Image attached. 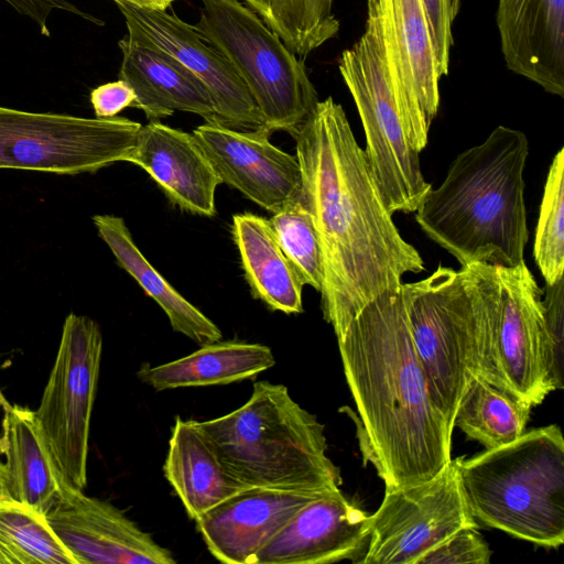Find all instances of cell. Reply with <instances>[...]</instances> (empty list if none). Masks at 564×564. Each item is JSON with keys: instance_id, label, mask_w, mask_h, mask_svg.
<instances>
[{"instance_id": "obj_1", "label": "cell", "mask_w": 564, "mask_h": 564, "mask_svg": "<svg viewBox=\"0 0 564 564\" xmlns=\"http://www.w3.org/2000/svg\"><path fill=\"white\" fill-rule=\"evenodd\" d=\"M301 199L311 213L324 261L321 307L333 329L349 321L424 261L400 235L343 107L318 101L294 137Z\"/></svg>"}, {"instance_id": "obj_2", "label": "cell", "mask_w": 564, "mask_h": 564, "mask_svg": "<svg viewBox=\"0 0 564 564\" xmlns=\"http://www.w3.org/2000/svg\"><path fill=\"white\" fill-rule=\"evenodd\" d=\"M334 333L361 421V446L386 489L436 476L452 459V433L431 399L402 285L373 297Z\"/></svg>"}, {"instance_id": "obj_3", "label": "cell", "mask_w": 564, "mask_h": 564, "mask_svg": "<svg viewBox=\"0 0 564 564\" xmlns=\"http://www.w3.org/2000/svg\"><path fill=\"white\" fill-rule=\"evenodd\" d=\"M529 141L522 131L497 127L453 161L437 188H430L415 221L462 267L524 262L528 242L523 171Z\"/></svg>"}, {"instance_id": "obj_4", "label": "cell", "mask_w": 564, "mask_h": 564, "mask_svg": "<svg viewBox=\"0 0 564 564\" xmlns=\"http://www.w3.org/2000/svg\"><path fill=\"white\" fill-rule=\"evenodd\" d=\"M197 424L246 487L300 492L339 488V469L326 455L324 425L283 384L254 382L240 408Z\"/></svg>"}, {"instance_id": "obj_5", "label": "cell", "mask_w": 564, "mask_h": 564, "mask_svg": "<svg viewBox=\"0 0 564 564\" xmlns=\"http://www.w3.org/2000/svg\"><path fill=\"white\" fill-rule=\"evenodd\" d=\"M459 476L481 523L535 544L564 542V438L547 425L465 460Z\"/></svg>"}, {"instance_id": "obj_6", "label": "cell", "mask_w": 564, "mask_h": 564, "mask_svg": "<svg viewBox=\"0 0 564 564\" xmlns=\"http://www.w3.org/2000/svg\"><path fill=\"white\" fill-rule=\"evenodd\" d=\"M402 292L431 399L453 434L462 395L484 376L488 304L480 263L459 271L440 265L421 281L402 283Z\"/></svg>"}, {"instance_id": "obj_7", "label": "cell", "mask_w": 564, "mask_h": 564, "mask_svg": "<svg viewBox=\"0 0 564 564\" xmlns=\"http://www.w3.org/2000/svg\"><path fill=\"white\" fill-rule=\"evenodd\" d=\"M200 35L234 66L271 133L293 138L319 99L303 61L239 0H200Z\"/></svg>"}, {"instance_id": "obj_8", "label": "cell", "mask_w": 564, "mask_h": 564, "mask_svg": "<svg viewBox=\"0 0 564 564\" xmlns=\"http://www.w3.org/2000/svg\"><path fill=\"white\" fill-rule=\"evenodd\" d=\"M338 69L355 100L366 135L364 151L389 212L414 213L432 185L406 139L392 91L381 0H367L365 31L341 53Z\"/></svg>"}, {"instance_id": "obj_9", "label": "cell", "mask_w": 564, "mask_h": 564, "mask_svg": "<svg viewBox=\"0 0 564 564\" xmlns=\"http://www.w3.org/2000/svg\"><path fill=\"white\" fill-rule=\"evenodd\" d=\"M487 292L485 380L535 406L563 389L551 355L543 290L524 262L513 268L487 263Z\"/></svg>"}, {"instance_id": "obj_10", "label": "cell", "mask_w": 564, "mask_h": 564, "mask_svg": "<svg viewBox=\"0 0 564 564\" xmlns=\"http://www.w3.org/2000/svg\"><path fill=\"white\" fill-rule=\"evenodd\" d=\"M142 124L0 106V169L75 175L124 162Z\"/></svg>"}, {"instance_id": "obj_11", "label": "cell", "mask_w": 564, "mask_h": 564, "mask_svg": "<svg viewBox=\"0 0 564 564\" xmlns=\"http://www.w3.org/2000/svg\"><path fill=\"white\" fill-rule=\"evenodd\" d=\"M101 352L99 325L90 317L68 314L54 365L34 411L61 471L82 490L87 485L90 419Z\"/></svg>"}, {"instance_id": "obj_12", "label": "cell", "mask_w": 564, "mask_h": 564, "mask_svg": "<svg viewBox=\"0 0 564 564\" xmlns=\"http://www.w3.org/2000/svg\"><path fill=\"white\" fill-rule=\"evenodd\" d=\"M449 463L433 478L386 489L369 517L366 564H416L419 558L463 528H478L465 499L459 465Z\"/></svg>"}, {"instance_id": "obj_13", "label": "cell", "mask_w": 564, "mask_h": 564, "mask_svg": "<svg viewBox=\"0 0 564 564\" xmlns=\"http://www.w3.org/2000/svg\"><path fill=\"white\" fill-rule=\"evenodd\" d=\"M392 91L410 145L420 153L440 107V80L421 0H381Z\"/></svg>"}, {"instance_id": "obj_14", "label": "cell", "mask_w": 564, "mask_h": 564, "mask_svg": "<svg viewBox=\"0 0 564 564\" xmlns=\"http://www.w3.org/2000/svg\"><path fill=\"white\" fill-rule=\"evenodd\" d=\"M115 2L124 18L128 34L164 50L206 86L221 124L239 130L264 127L259 109L234 66L194 25L166 10Z\"/></svg>"}, {"instance_id": "obj_15", "label": "cell", "mask_w": 564, "mask_h": 564, "mask_svg": "<svg viewBox=\"0 0 564 564\" xmlns=\"http://www.w3.org/2000/svg\"><path fill=\"white\" fill-rule=\"evenodd\" d=\"M264 127L239 130L205 122L192 135L220 183L275 213L301 197L302 174L296 155L273 145Z\"/></svg>"}, {"instance_id": "obj_16", "label": "cell", "mask_w": 564, "mask_h": 564, "mask_svg": "<svg viewBox=\"0 0 564 564\" xmlns=\"http://www.w3.org/2000/svg\"><path fill=\"white\" fill-rule=\"evenodd\" d=\"M45 519L77 564L176 563L167 549L123 511L68 481Z\"/></svg>"}, {"instance_id": "obj_17", "label": "cell", "mask_w": 564, "mask_h": 564, "mask_svg": "<svg viewBox=\"0 0 564 564\" xmlns=\"http://www.w3.org/2000/svg\"><path fill=\"white\" fill-rule=\"evenodd\" d=\"M369 536V517L337 489L303 506L253 564H326L352 558Z\"/></svg>"}, {"instance_id": "obj_18", "label": "cell", "mask_w": 564, "mask_h": 564, "mask_svg": "<svg viewBox=\"0 0 564 564\" xmlns=\"http://www.w3.org/2000/svg\"><path fill=\"white\" fill-rule=\"evenodd\" d=\"M322 492L249 487L197 517L196 528L218 561L253 564L290 519Z\"/></svg>"}, {"instance_id": "obj_19", "label": "cell", "mask_w": 564, "mask_h": 564, "mask_svg": "<svg viewBox=\"0 0 564 564\" xmlns=\"http://www.w3.org/2000/svg\"><path fill=\"white\" fill-rule=\"evenodd\" d=\"M496 22L509 70L564 97V0H498Z\"/></svg>"}, {"instance_id": "obj_20", "label": "cell", "mask_w": 564, "mask_h": 564, "mask_svg": "<svg viewBox=\"0 0 564 564\" xmlns=\"http://www.w3.org/2000/svg\"><path fill=\"white\" fill-rule=\"evenodd\" d=\"M124 162L142 167L180 209L212 217L220 181L192 133L160 120L142 126Z\"/></svg>"}, {"instance_id": "obj_21", "label": "cell", "mask_w": 564, "mask_h": 564, "mask_svg": "<svg viewBox=\"0 0 564 564\" xmlns=\"http://www.w3.org/2000/svg\"><path fill=\"white\" fill-rule=\"evenodd\" d=\"M118 45L122 53L119 79L132 87L133 107L141 109L149 121L184 111L200 116L205 122L221 123L206 86L176 58L128 33Z\"/></svg>"}, {"instance_id": "obj_22", "label": "cell", "mask_w": 564, "mask_h": 564, "mask_svg": "<svg viewBox=\"0 0 564 564\" xmlns=\"http://www.w3.org/2000/svg\"><path fill=\"white\" fill-rule=\"evenodd\" d=\"M3 412L0 454L6 458L10 497L45 516L68 480L52 455L34 411L13 404Z\"/></svg>"}, {"instance_id": "obj_23", "label": "cell", "mask_w": 564, "mask_h": 564, "mask_svg": "<svg viewBox=\"0 0 564 564\" xmlns=\"http://www.w3.org/2000/svg\"><path fill=\"white\" fill-rule=\"evenodd\" d=\"M164 475L193 520L249 488L224 465L197 421L175 419Z\"/></svg>"}, {"instance_id": "obj_24", "label": "cell", "mask_w": 564, "mask_h": 564, "mask_svg": "<svg viewBox=\"0 0 564 564\" xmlns=\"http://www.w3.org/2000/svg\"><path fill=\"white\" fill-rule=\"evenodd\" d=\"M232 239L251 295L270 310L303 312V282L282 251L269 219L252 213L232 216Z\"/></svg>"}, {"instance_id": "obj_25", "label": "cell", "mask_w": 564, "mask_h": 564, "mask_svg": "<svg viewBox=\"0 0 564 564\" xmlns=\"http://www.w3.org/2000/svg\"><path fill=\"white\" fill-rule=\"evenodd\" d=\"M274 365L272 350L265 345L218 340L166 364L142 365L137 376L143 383L161 391L238 382Z\"/></svg>"}, {"instance_id": "obj_26", "label": "cell", "mask_w": 564, "mask_h": 564, "mask_svg": "<svg viewBox=\"0 0 564 564\" xmlns=\"http://www.w3.org/2000/svg\"><path fill=\"white\" fill-rule=\"evenodd\" d=\"M93 221L98 235L110 248L117 263L128 272L166 314L172 328L198 345L221 340L218 326L181 295L134 243L123 218L95 215Z\"/></svg>"}, {"instance_id": "obj_27", "label": "cell", "mask_w": 564, "mask_h": 564, "mask_svg": "<svg viewBox=\"0 0 564 564\" xmlns=\"http://www.w3.org/2000/svg\"><path fill=\"white\" fill-rule=\"evenodd\" d=\"M531 408L490 382L474 378L459 400L454 427L460 429L486 449H494L524 433Z\"/></svg>"}, {"instance_id": "obj_28", "label": "cell", "mask_w": 564, "mask_h": 564, "mask_svg": "<svg viewBox=\"0 0 564 564\" xmlns=\"http://www.w3.org/2000/svg\"><path fill=\"white\" fill-rule=\"evenodd\" d=\"M300 58L335 37L334 0H242Z\"/></svg>"}, {"instance_id": "obj_29", "label": "cell", "mask_w": 564, "mask_h": 564, "mask_svg": "<svg viewBox=\"0 0 564 564\" xmlns=\"http://www.w3.org/2000/svg\"><path fill=\"white\" fill-rule=\"evenodd\" d=\"M0 564H77L45 516L9 499L0 503Z\"/></svg>"}, {"instance_id": "obj_30", "label": "cell", "mask_w": 564, "mask_h": 564, "mask_svg": "<svg viewBox=\"0 0 564 564\" xmlns=\"http://www.w3.org/2000/svg\"><path fill=\"white\" fill-rule=\"evenodd\" d=\"M535 262L553 284L564 271V149L553 158L544 185L533 246Z\"/></svg>"}, {"instance_id": "obj_31", "label": "cell", "mask_w": 564, "mask_h": 564, "mask_svg": "<svg viewBox=\"0 0 564 564\" xmlns=\"http://www.w3.org/2000/svg\"><path fill=\"white\" fill-rule=\"evenodd\" d=\"M273 234L304 285L321 292L324 261L313 217L301 197L269 219Z\"/></svg>"}, {"instance_id": "obj_32", "label": "cell", "mask_w": 564, "mask_h": 564, "mask_svg": "<svg viewBox=\"0 0 564 564\" xmlns=\"http://www.w3.org/2000/svg\"><path fill=\"white\" fill-rule=\"evenodd\" d=\"M491 551L476 528H463L419 558L416 564H488Z\"/></svg>"}, {"instance_id": "obj_33", "label": "cell", "mask_w": 564, "mask_h": 564, "mask_svg": "<svg viewBox=\"0 0 564 564\" xmlns=\"http://www.w3.org/2000/svg\"><path fill=\"white\" fill-rule=\"evenodd\" d=\"M431 35L437 73L448 74L451 48L454 44L452 26L458 14L460 0H421Z\"/></svg>"}, {"instance_id": "obj_34", "label": "cell", "mask_w": 564, "mask_h": 564, "mask_svg": "<svg viewBox=\"0 0 564 564\" xmlns=\"http://www.w3.org/2000/svg\"><path fill=\"white\" fill-rule=\"evenodd\" d=\"M563 281L562 278L553 284H545L542 296L551 355L561 376H563Z\"/></svg>"}, {"instance_id": "obj_35", "label": "cell", "mask_w": 564, "mask_h": 564, "mask_svg": "<svg viewBox=\"0 0 564 564\" xmlns=\"http://www.w3.org/2000/svg\"><path fill=\"white\" fill-rule=\"evenodd\" d=\"M134 101V90L122 79L100 85L90 93L96 118L116 117L124 108L133 107Z\"/></svg>"}, {"instance_id": "obj_36", "label": "cell", "mask_w": 564, "mask_h": 564, "mask_svg": "<svg viewBox=\"0 0 564 564\" xmlns=\"http://www.w3.org/2000/svg\"><path fill=\"white\" fill-rule=\"evenodd\" d=\"M17 11L30 18L40 29L43 35L48 36L47 18L55 9L65 10L74 14L85 15L74 4L67 0H4Z\"/></svg>"}, {"instance_id": "obj_37", "label": "cell", "mask_w": 564, "mask_h": 564, "mask_svg": "<svg viewBox=\"0 0 564 564\" xmlns=\"http://www.w3.org/2000/svg\"><path fill=\"white\" fill-rule=\"evenodd\" d=\"M117 1V0H113ZM138 7L166 10L176 0H119Z\"/></svg>"}, {"instance_id": "obj_38", "label": "cell", "mask_w": 564, "mask_h": 564, "mask_svg": "<svg viewBox=\"0 0 564 564\" xmlns=\"http://www.w3.org/2000/svg\"><path fill=\"white\" fill-rule=\"evenodd\" d=\"M11 499L8 485H7V471L4 464L0 462V503Z\"/></svg>"}, {"instance_id": "obj_39", "label": "cell", "mask_w": 564, "mask_h": 564, "mask_svg": "<svg viewBox=\"0 0 564 564\" xmlns=\"http://www.w3.org/2000/svg\"><path fill=\"white\" fill-rule=\"evenodd\" d=\"M12 404H10V402L4 398L1 389H0V406L3 409V410H7L11 406Z\"/></svg>"}]
</instances>
